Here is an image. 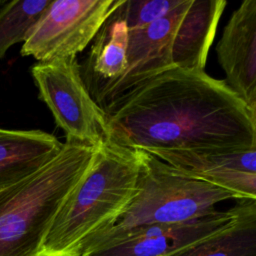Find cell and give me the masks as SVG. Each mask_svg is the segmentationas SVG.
Wrapping results in <instances>:
<instances>
[{
    "instance_id": "cell-1",
    "label": "cell",
    "mask_w": 256,
    "mask_h": 256,
    "mask_svg": "<svg viewBox=\"0 0 256 256\" xmlns=\"http://www.w3.org/2000/svg\"><path fill=\"white\" fill-rule=\"evenodd\" d=\"M110 140L148 153L256 148V112L223 80L172 67L107 112Z\"/></svg>"
},
{
    "instance_id": "cell-2",
    "label": "cell",
    "mask_w": 256,
    "mask_h": 256,
    "mask_svg": "<svg viewBox=\"0 0 256 256\" xmlns=\"http://www.w3.org/2000/svg\"><path fill=\"white\" fill-rule=\"evenodd\" d=\"M136 150L108 140L58 209L41 256H81L89 240L113 226L136 191Z\"/></svg>"
},
{
    "instance_id": "cell-3",
    "label": "cell",
    "mask_w": 256,
    "mask_h": 256,
    "mask_svg": "<svg viewBox=\"0 0 256 256\" xmlns=\"http://www.w3.org/2000/svg\"><path fill=\"white\" fill-rule=\"evenodd\" d=\"M96 147L72 140L45 166L0 191V256H41L51 223Z\"/></svg>"
},
{
    "instance_id": "cell-4",
    "label": "cell",
    "mask_w": 256,
    "mask_h": 256,
    "mask_svg": "<svg viewBox=\"0 0 256 256\" xmlns=\"http://www.w3.org/2000/svg\"><path fill=\"white\" fill-rule=\"evenodd\" d=\"M136 151L139 171L134 196L116 223L101 232L182 223L213 213L222 201L239 199L226 189L179 172L151 153Z\"/></svg>"
},
{
    "instance_id": "cell-5",
    "label": "cell",
    "mask_w": 256,
    "mask_h": 256,
    "mask_svg": "<svg viewBox=\"0 0 256 256\" xmlns=\"http://www.w3.org/2000/svg\"><path fill=\"white\" fill-rule=\"evenodd\" d=\"M41 99L66 140L98 147L110 139L108 117L89 93L77 58L37 62L31 68Z\"/></svg>"
},
{
    "instance_id": "cell-6",
    "label": "cell",
    "mask_w": 256,
    "mask_h": 256,
    "mask_svg": "<svg viewBox=\"0 0 256 256\" xmlns=\"http://www.w3.org/2000/svg\"><path fill=\"white\" fill-rule=\"evenodd\" d=\"M123 0H51L29 31L22 56L38 62L76 58Z\"/></svg>"
},
{
    "instance_id": "cell-7",
    "label": "cell",
    "mask_w": 256,
    "mask_h": 256,
    "mask_svg": "<svg viewBox=\"0 0 256 256\" xmlns=\"http://www.w3.org/2000/svg\"><path fill=\"white\" fill-rule=\"evenodd\" d=\"M234 217L232 207L182 223L101 232L89 240L81 256H171L222 230Z\"/></svg>"
},
{
    "instance_id": "cell-8",
    "label": "cell",
    "mask_w": 256,
    "mask_h": 256,
    "mask_svg": "<svg viewBox=\"0 0 256 256\" xmlns=\"http://www.w3.org/2000/svg\"><path fill=\"white\" fill-rule=\"evenodd\" d=\"M190 2L181 0L159 20L143 28L128 30L126 70L94 99L105 113L125 95L174 67L171 57L173 38Z\"/></svg>"
},
{
    "instance_id": "cell-9",
    "label": "cell",
    "mask_w": 256,
    "mask_h": 256,
    "mask_svg": "<svg viewBox=\"0 0 256 256\" xmlns=\"http://www.w3.org/2000/svg\"><path fill=\"white\" fill-rule=\"evenodd\" d=\"M216 53L226 84L256 112V0L243 1L232 13Z\"/></svg>"
},
{
    "instance_id": "cell-10",
    "label": "cell",
    "mask_w": 256,
    "mask_h": 256,
    "mask_svg": "<svg viewBox=\"0 0 256 256\" xmlns=\"http://www.w3.org/2000/svg\"><path fill=\"white\" fill-rule=\"evenodd\" d=\"M179 172L256 200V148L234 152L157 151L151 153Z\"/></svg>"
},
{
    "instance_id": "cell-11",
    "label": "cell",
    "mask_w": 256,
    "mask_h": 256,
    "mask_svg": "<svg viewBox=\"0 0 256 256\" xmlns=\"http://www.w3.org/2000/svg\"><path fill=\"white\" fill-rule=\"evenodd\" d=\"M226 4L225 0H191L173 38L174 67L204 70Z\"/></svg>"
},
{
    "instance_id": "cell-12",
    "label": "cell",
    "mask_w": 256,
    "mask_h": 256,
    "mask_svg": "<svg viewBox=\"0 0 256 256\" xmlns=\"http://www.w3.org/2000/svg\"><path fill=\"white\" fill-rule=\"evenodd\" d=\"M55 136L42 130L0 127V190L37 172L62 149Z\"/></svg>"
},
{
    "instance_id": "cell-13",
    "label": "cell",
    "mask_w": 256,
    "mask_h": 256,
    "mask_svg": "<svg viewBox=\"0 0 256 256\" xmlns=\"http://www.w3.org/2000/svg\"><path fill=\"white\" fill-rule=\"evenodd\" d=\"M128 35L125 21L115 10L93 39L88 57L80 66V74L93 99L124 74Z\"/></svg>"
},
{
    "instance_id": "cell-14",
    "label": "cell",
    "mask_w": 256,
    "mask_h": 256,
    "mask_svg": "<svg viewBox=\"0 0 256 256\" xmlns=\"http://www.w3.org/2000/svg\"><path fill=\"white\" fill-rule=\"evenodd\" d=\"M233 208L228 226L171 256H256V200L237 199Z\"/></svg>"
},
{
    "instance_id": "cell-15",
    "label": "cell",
    "mask_w": 256,
    "mask_h": 256,
    "mask_svg": "<svg viewBox=\"0 0 256 256\" xmlns=\"http://www.w3.org/2000/svg\"><path fill=\"white\" fill-rule=\"evenodd\" d=\"M51 0H16L0 6V60L8 49L24 42Z\"/></svg>"
},
{
    "instance_id": "cell-16",
    "label": "cell",
    "mask_w": 256,
    "mask_h": 256,
    "mask_svg": "<svg viewBox=\"0 0 256 256\" xmlns=\"http://www.w3.org/2000/svg\"><path fill=\"white\" fill-rule=\"evenodd\" d=\"M181 0H123L116 12L123 18L128 30L143 28L173 10Z\"/></svg>"
},
{
    "instance_id": "cell-17",
    "label": "cell",
    "mask_w": 256,
    "mask_h": 256,
    "mask_svg": "<svg viewBox=\"0 0 256 256\" xmlns=\"http://www.w3.org/2000/svg\"><path fill=\"white\" fill-rule=\"evenodd\" d=\"M0 191H1V190H0Z\"/></svg>"
}]
</instances>
